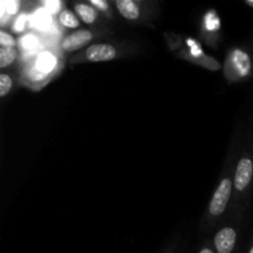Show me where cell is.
Listing matches in <instances>:
<instances>
[{
	"mask_svg": "<svg viewBox=\"0 0 253 253\" xmlns=\"http://www.w3.org/2000/svg\"><path fill=\"white\" fill-rule=\"evenodd\" d=\"M231 189H232V182L229 178H225L221 180V183L219 184L217 189L215 190L214 195H212V199L210 202L209 210L210 214L212 216H219L222 212L225 211L227 207V203L230 200V195H231Z\"/></svg>",
	"mask_w": 253,
	"mask_h": 253,
	"instance_id": "1",
	"label": "cell"
},
{
	"mask_svg": "<svg viewBox=\"0 0 253 253\" xmlns=\"http://www.w3.org/2000/svg\"><path fill=\"white\" fill-rule=\"evenodd\" d=\"M253 177V162L250 158H242L239 162L235 172L234 187L235 189L242 192L246 189L251 183Z\"/></svg>",
	"mask_w": 253,
	"mask_h": 253,
	"instance_id": "2",
	"label": "cell"
},
{
	"mask_svg": "<svg viewBox=\"0 0 253 253\" xmlns=\"http://www.w3.org/2000/svg\"><path fill=\"white\" fill-rule=\"evenodd\" d=\"M91 39H93V34L89 30H78V31L72 32L68 36L64 37L62 40L61 46L67 52L77 51V49L88 44L91 41Z\"/></svg>",
	"mask_w": 253,
	"mask_h": 253,
	"instance_id": "3",
	"label": "cell"
},
{
	"mask_svg": "<svg viewBox=\"0 0 253 253\" xmlns=\"http://www.w3.org/2000/svg\"><path fill=\"white\" fill-rule=\"evenodd\" d=\"M89 62H108L116 57L115 47L108 43H96L88 47L85 51Z\"/></svg>",
	"mask_w": 253,
	"mask_h": 253,
	"instance_id": "4",
	"label": "cell"
},
{
	"mask_svg": "<svg viewBox=\"0 0 253 253\" xmlns=\"http://www.w3.org/2000/svg\"><path fill=\"white\" fill-rule=\"evenodd\" d=\"M230 62L232 64V68L235 69V72L241 78H245V77H247L251 73L253 63L251 62L250 54L247 52L239 48L234 49L231 52V56H230Z\"/></svg>",
	"mask_w": 253,
	"mask_h": 253,
	"instance_id": "5",
	"label": "cell"
},
{
	"mask_svg": "<svg viewBox=\"0 0 253 253\" xmlns=\"http://www.w3.org/2000/svg\"><path fill=\"white\" fill-rule=\"evenodd\" d=\"M236 231L231 227H225L220 230L214 239L215 247L219 253H231L236 244Z\"/></svg>",
	"mask_w": 253,
	"mask_h": 253,
	"instance_id": "6",
	"label": "cell"
},
{
	"mask_svg": "<svg viewBox=\"0 0 253 253\" xmlns=\"http://www.w3.org/2000/svg\"><path fill=\"white\" fill-rule=\"evenodd\" d=\"M120 14L127 20H137L140 17V7L132 0H118L115 2Z\"/></svg>",
	"mask_w": 253,
	"mask_h": 253,
	"instance_id": "7",
	"label": "cell"
},
{
	"mask_svg": "<svg viewBox=\"0 0 253 253\" xmlns=\"http://www.w3.org/2000/svg\"><path fill=\"white\" fill-rule=\"evenodd\" d=\"M56 66V58L52 53L49 52H43L39 56L36 62V67L35 68L39 69L41 73H43L46 76L48 72H51L53 69V67Z\"/></svg>",
	"mask_w": 253,
	"mask_h": 253,
	"instance_id": "8",
	"label": "cell"
},
{
	"mask_svg": "<svg viewBox=\"0 0 253 253\" xmlns=\"http://www.w3.org/2000/svg\"><path fill=\"white\" fill-rule=\"evenodd\" d=\"M76 12L78 14L79 19L85 24H93L95 21L96 16V10L93 6L86 4H77L76 5Z\"/></svg>",
	"mask_w": 253,
	"mask_h": 253,
	"instance_id": "9",
	"label": "cell"
},
{
	"mask_svg": "<svg viewBox=\"0 0 253 253\" xmlns=\"http://www.w3.org/2000/svg\"><path fill=\"white\" fill-rule=\"evenodd\" d=\"M17 57V51L15 47H1L0 48V68H6L14 63Z\"/></svg>",
	"mask_w": 253,
	"mask_h": 253,
	"instance_id": "10",
	"label": "cell"
},
{
	"mask_svg": "<svg viewBox=\"0 0 253 253\" xmlns=\"http://www.w3.org/2000/svg\"><path fill=\"white\" fill-rule=\"evenodd\" d=\"M59 22L63 25L64 27L68 29H77L79 27V20L76 15L69 10H62L59 14Z\"/></svg>",
	"mask_w": 253,
	"mask_h": 253,
	"instance_id": "11",
	"label": "cell"
},
{
	"mask_svg": "<svg viewBox=\"0 0 253 253\" xmlns=\"http://www.w3.org/2000/svg\"><path fill=\"white\" fill-rule=\"evenodd\" d=\"M11 88L12 81L11 78H10V76H7V74L5 73L0 74V96H1V98L6 96L7 94L10 93V90H11Z\"/></svg>",
	"mask_w": 253,
	"mask_h": 253,
	"instance_id": "12",
	"label": "cell"
},
{
	"mask_svg": "<svg viewBox=\"0 0 253 253\" xmlns=\"http://www.w3.org/2000/svg\"><path fill=\"white\" fill-rule=\"evenodd\" d=\"M19 10V2L17 1H2L1 2V14L14 15Z\"/></svg>",
	"mask_w": 253,
	"mask_h": 253,
	"instance_id": "13",
	"label": "cell"
},
{
	"mask_svg": "<svg viewBox=\"0 0 253 253\" xmlns=\"http://www.w3.org/2000/svg\"><path fill=\"white\" fill-rule=\"evenodd\" d=\"M15 43H16V41L11 35L5 32L4 30L0 31V44H1V47H14Z\"/></svg>",
	"mask_w": 253,
	"mask_h": 253,
	"instance_id": "14",
	"label": "cell"
},
{
	"mask_svg": "<svg viewBox=\"0 0 253 253\" xmlns=\"http://www.w3.org/2000/svg\"><path fill=\"white\" fill-rule=\"evenodd\" d=\"M26 16L19 17V19L16 20V22H15V30H16V31H24L25 26H26Z\"/></svg>",
	"mask_w": 253,
	"mask_h": 253,
	"instance_id": "15",
	"label": "cell"
},
{
	"mask_svg": "<svg viewBox=\"0 0 253 253\" xmlns=\"http://www.w3.org/2000/svg\"><path fill=\"white\" fill-rule=\"evenodd\" d=\"M44 6L47 7V10L51 12H56L57 10L61 7V2L59 1H47L44 2Z\"/></svg>",
	"mask_w": 253,
	"mask_h": 253,
	"instance_id": "16",
	"label": "cell"
},
{
	"mask_svg": "<svg viewBox=\"0 0 253 253\" xmlns=\"http://www.w3.org/2000/svg\"><path fill=\"white\" fill-rule=\"evenodd\" d=\"M91 5L96 6L98 9L103 10V11H105L108 9V2L103 1V0H91Z\"/></svg>",
	"mask_w": 253,
	"mask_h": 253,
	"instance_id": "17",
	"label": "cell"
},
{
	"mask_svg": "<svg viewBox=\"0 0 253 253\" xmlns=\"http://www.w3.org/2000/svg\"><path fill=\"white\" fill-rule=\"evenodd\" d=\"M35 43H36V40H35L32 36H27L24 39V46L26 47V48H29V47H31L32 44Z\"/></svg>",
	"mask_w": 253,
	"mask_h": 253,
	"instance_id": "18",
	"label": "cell"
},
{
	"mask_svg": "<svg viewBox=\"0 0 253 253\" xmlns=\"http://www.w3.org/2000/svg\"><path fill=\"white\" fill-rule=\"evenodd\" d=\"M200 253H214L211 251V250H209V249H204V250H202V252Z\"/></svg>",
	"mask_w": 253,
	"mask_h": 253,
	"instance_id": "19",
	"label": "cell"
},
{
	"mask_svg": "<svg viewBox=\"0 0 253 253\" xmlns=\"http://www.w3.org/2000/svg\"><path fill=\"white\" fill-rule=\"evenodd\" d=\"M246 4L250 5L251 7H253V0H246Z\"/></svg>",
	"mask_w": 253,
	"mask_h": 253,
	"instance_id": "20",
	"label": "cell"
},
{
	"mask_svg": "<svg viewBox=\"0 0 253 253\" xmlns=\"http://www.w3.org/2000/svg\"><path fill=\"white\" fill-rule=\"evenodd\" d=\"M250 253H253V246L251 247V250H250Z\"/></svg>",
	"mask_w": 253,
	"mask_h": 253,
	"instance_id": "21",
	"label": "cell"
}]
</instances>
